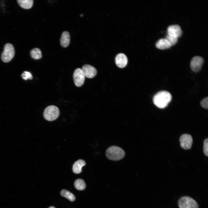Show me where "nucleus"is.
<instances>
[{"instance_id":"412c9836","label":"nucleus","mask_w":208,"mask_h":208,"mask_svg":"<svg viewBox=\"0 0 208 208\" xmlns=\"http://www.w3.org/2000/svg\"><path fill=\"white\" fill-rule=\"evenodd\" d=\"M203 151L204 154L207 156H208V139L207 138L204 141Z\"/></svg>"},{"instance_id":"f257e3e1","label":"nucleus","mask_w":208,"mask_h":208,"mask_svg":"<svg viewBox=\"0 0 208 208\" xmlns=\"http://www.w3.org/2000/svg\"><path fill=\"white\" fill-rule=\"evenodd\" d=\"M172 96L169 92L166 91L159 92L156 94L153 99L154 104L160 109L165 108L171 101Z\"/></svg>"},{"instance_id":"a211bd4d","label":"nucleus","mask_w":208,"mask_h":208,"mask_svg":"<svg viewBox=\"0 0 208 208\" xmlns=\"http://www.w3.org/2000/svg\"><path fill=\"white\" fill-rule=\"evenodd\" d=\"M30 54L31 57L35 60L39 59L42 57L41 51L38 48H36L32 49L31 51Z\"/></svg>"},{"instance_id":"f8f14e48","label":"nucleus","mask_w":208,"mask_h":208,"mask_svg":"<svg viewBox=\"0 0 208 208\" xmlns=\"http://www.w3.org/2000/svg\"><path fill=\"white\" fill-rule=\"evenodd\" d=\"M86 163L85 161L79 159L75 161L73 166V171L76 174H79L82 171V167L85 165Z\"/></svg>"},{"instance_id":"7ed1b4c3","label":"nucleus","mask_w":208,"mask_h":208,"mask_svg":"<svg viewBox=\"0 0 208 208\" xmlns=\"http://www.w3.org/2000/svg\"><path fill=\"white\" fill-rule=\"evenodd\" d=\"M60 111L58 108L55 106L51 105L47 107L43 113L44 118L49 121L56 120L59 116Z\"/></svg>"},{"instance_id":"ddd939ff","label":"nucleus","mask_w":208,"mask_h":208,"mask_svg":"<svg viewBox=\"0 0 208 208\" xmlns=\"http://www.w3.org/2000/svg\"><path fill=\"white\" fill-rule=\"evenodd\" d=\"M155 46L157 48L161 50L169 49L171 46L168 41L165 38L159 39L156 43Z\"/></svg>"},{"instance_id":"6ab92c4d","label":"nucleus","mask_w":208,"mask_h":208,"mask_svg":"<svg viewBox=\"0 0 208 208\" xmlns=\"http://www.w3.org/2000/svg\"><path fill=\"white\" fill-rule=\"evenodd\" d=\"M165 38L168 41L171 46L175 45L178 41V38L168 34L166 35Z\"/></svg>"},{"instance_id":"6e6552de","label":"nucleus","mask_w":208,"mask_h":208,"mask_svg":"<svg viewBox=\"0 0 208 208\" xmlns=\"http://www.w3.org/2000/svg\"><path fill=\"white\" fill-rule=\"evenodd\" d=\"M204 62V59L199 56H196L192 59L190 63L191 70L195 72H199L201 69Z\"/></svg>"},{"instance_id":"2eb2a0df","label":"nucleus","mask_w":208,"mask_h":208,"mask_svg":"<svg viewBox=\"0 0 208 208\" xmlns=\"http://www.w3.org/2000/svg\"><path fill=\"white\" fill-rule=\"evenodd\" d=\"M17 1L21 8L27 9L31 8L33 3V0H18Z\"/></svg>"},{"instance_id":"aec40b11","label":"nucleus","mask_w":208,"mask_h":208,"mask_svg":"<svg viewBox=\"0 0 208 208\" xmlns=\"http://www.w3.org/2000/svg\"><path fill=\"white\" fill-rule=\"evenodd\" d=\"M21 77L25 80H27L28 79H31L33 78L31 73L29 72L26 71H24L23 73L21 75Z\"/></svg>"},{"instance_id":"4be33fe9","label":"nucleus","mask_w":208,"mask_h":208,"mask_svg":"<svg viewBox=\"0 0 208 208\" xmlns=\"http://www.w3.org/2000/svg\"><path fill=\"white\" fill-rule=\"evenodd\" d=\"M208 97H207L203 99L200 102V105L203 108L207 109L208 108Z\"/></svg>"},{"instance_id":"423d86ee","label":"nucleus","mask_w":208,"mask_h":208,"mask_svg":"<svg viewBox=\"0 0 208 208\" xmlns=\"http://www.w3.org/2000/svg\"><path fill=\"white\" fill-rule=\"evenodd\" d=\"M179 141L180 146L183 148L185 150H188L192 147L193 139L190 134H184L180 137Z\"/></svg>"},{"instance_id":"9b49d317","label":"nucleus","mask_w":208,"mask_h":208,"mask_svg":"<svg viewBox=\"0 0 208 208\" xmlns=\"http://www.w3.org/2000/svg\"><path fill=\"white\" fill-rule=\"evenodd\" d=\"M116 65L119 68H123L127 65L128 60L126 55L122 53L118 54L115 58Z\"/></svg>"},{"instance_id":"1a4fd4ad","label":"nucleus","mask_w":208,"mask_h":208,"mask_svg":"<svg viewBox=\"0 0 208 208\" xmlns=\"http://www.w3.org/2000/svg\"><path fill=\"white\" fill-rule=\"evenodd\" d=\"M167 34L178 38L181 37L182 34L180 27L177 25L169 26L167 28Z\"/></svg>"},{"instance_id":"20e7f679","label":"nucleus","mask_w":208,"mask_h":208,"mask_svg":"<svg viewBox=\"0 0 208 208\" xmlns=\"http://www.w3.org/2000/svg\"><path fill=\"white\" fill-rule=\"evenodd\" d=\"M4 50L1 55V59L5 62H8L13 58L15 54L13 46L10 43H7L4 46Z\"/></svg>"},{"instance_id":"4468645a","label":"nucleus","mask_w":208,"mask_h":208,"mask_svg":"<svg viewBox=\"0 0 208 208\" xmlns=\"http://www.w3.org/2000/svg\"><path fill=\"white\" fill-rule=\"evenodd\" d=\"M70 35L67 31H64L62 35L60 42L61 45L64 47H67L70 42Z\"/></svg>"},{"instance_id":"f3484780","label":"nucleus","mask_w":208,"mask_h":208,"mask_svg":"<svg viewBox=\"0 0 208 208\" xmlns=\"http://www.w3.org/2000/svg\"><path fill=\"white\" fill-rule=\"evenodd\" d=\"M74 186L77 190H82L86 187V184L82 179H76L74 182Z\"/></svg>"},{"instance_id":"dca6fc26","label":"nucleus","mask_w":208,"mask_h":208,"mask_svg":"<svg viewBox=\"0 0 208 208\" xmlns=\"http://www.w3.org/2000/svg\"><path fill=\"white\" fill-rule=\"evenodd\" d=\"M60 194L63 197H65L72 202L75 201V196L73 193L65 189L61 191Z\"/></svg>"},{"instance_id":"39448f33","label":"nucleus","mask_w":208,"mask_h":208,"mask_svg":"<svg viewBox=\"0 0 208 208\" xmlns=\"http://www.w3.org/2000/svg\"><path fill=\"white\" fill-rule=\"evenodd\" d=\"M178 205L180 208H198V205L193 198L188 196L181 197L179 200Z\"/></svg>"},{"instance_id":"f03ea898","label":"nucleus","mask_w":208,"mask_h":208,"mask_svg":"<svg viewBox=\"0 0 208 208\" xmlns=\"http://www.w3.org/2000/svg\"><path fill=\"white\" fill-rule=\"evenodd\" d=\"M124 151L121 148L116 146H112L108 148L106 152V156L110 160L118 161L125 156Z\"/></svg>"},{"instance_id":"0eeeda50","label":"nucleus","mask_w":208,"mask_h":208,"mask_svg":"<svg viewBox=\"0 0 208 208\" xmlns=\"http://www.w3.org/2000/svg\"><path fill=\"white\" fill-rule=\"evenodd\" d=\"M73 77L75 85L78 87L81 86L84 83L85 76L81 69L78 68L75 70Z\"/></svg>"},{"instance_id":"5701e85b","label":"nucleus","mask_w":208,"mask_h":208,"mask_svg":"<svg viewBox=\"0 0 208 208\" xmlns=\"http://www.w3.org/2000/svg\"><path fill=\"white\" fill-rule=\"evenodd\" d=\"M48 208H55V207L53 206H51Z\"/></svg>"},{"instance_id":"9d476101","label":"nucleus","mask_w":208,"mask_h":208,"mask_svg":"<svg viewBox=\"0 0 208 208\" xmlns=\"http://www.w3.org/2000/svg\"><path fill=\"white\" fill-rule=\"evenodd\" d=\"M81 69L85 77L89 78H93L97 73L96 69L89 64H86L83 66Z\"/></svg>"}]
</instances>
